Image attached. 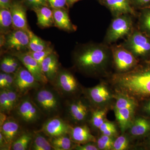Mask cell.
I'll return each instance as SVG.
<instances>
[{
	"label": "cell",
	"mask_w": 150,
	"mask_h": 150,
	"mask_svg": "<svg viewBox=\"0 0 150 150\" xmlns=\"http://www.w3.org/2000/svg\"><path fill=\"white\" fill-rule=\"evenodd\" d=\"M74 66L79 71L92 78L105 79L112 74L111 48L103 44H86L73 56Z\"/></svg>",
	"instance_id": "6da1fadb"
},
{
	"label": "cell",
	"mask_w": 150,
	"mask_h": 150,
	"mask_svg": "<svg viewBox=\"0 0 150 150\" xmlns=\"http://www.w3.org/2000/svg\"><path fill=\"white\" fill-rule=\"evenodd\" d=\"M115 91L138 101L150 96V58L141 60L133 69L123 74L112 73L105 79Z\"/></svg>",
	"instance_id": "7a4b0ae2"
},
{
	"label": "cell",
	"mask_w": 150,
	"mask_h": 150,
	"mask_svg": "<svg viewBox=\"0 0 150 150\" xmlns=\"http://www.w3.org/2000/svg\"><path fill=\"white\" fill-rule=\"evenodd\" d=\"M83 94L93 108H109L112 110L115 101V91L105 79L92 87L83 88Z\"/></svg>",
	"instance_id": "3957f363"
},
{
	"label": "cell",
	"mask_w": 150,
	"mask_h": 150,
	"mask_svg": "<svg viewBox=\"0 0 150 150\" xmlns=\"http://www.w3.org/2000/svg\"><path fill=\"white\" fill-rule=\"evenodd\" d=\"M122 45L139 61L150 58V37L141 30H133Z\"/></svg>",
	"instance_id": "277c9868"
},
{
	"label": "cell",
	"mask_w": 150,
	"mask_h": 150,
	"mask_svg": "<svg viewBox=\"0 0 150 150\" xmlns=\"http://www.w3.org/2000/svg\"><path fill=\"white\" fill-rule=\"evenodd\" d=\"M130 15H121L113 19L105 35L106 43L116 42L121 38L128 36L133 31V21Z\"/></svg>",
	"instance_id": "5b68a950"
},
{
	"label": "cell",
	"mask_w": 150,
	"mask_h": 150,
	"mask_svg": "<svg viewBox=\"0 0 150 150\" xmlns=\"http://www.w3.org/2000/svg\"><path fill=\"white\" fill-rule=\"evenodd\" d=\"M113 73L123 74L133 69L139 61L123 45L115 46L111 48Z\"/></svg>",
	"instance_id": "8992f818"
},
{
	"label": "cell",
	"mask_w": 150,
	"mask_h": 150,
	"mask_svg": "<svg viewBox=\"0 0 150 150\" xmlns=\"http://www.w3.org/2000/svg\"><path fill=\"white\" fill-rule=\"evenodd\" d=\"M29 37L27 31L13 29L7 34H1V47L17 52L28 49Z\"/></svg>",
	"instance_id": "52a82bcc"
},
{
	"label": "cell",
	"mask_w": 150,
	"mask_h": 150,
	"mask_svg": "<svg viewBox=\"0 0 150 150\" xmlns=\"http://www.w3.org/2000/svg\"><path fill=\"white\" fill-rule=\"evenodd\" d=\"M93 108L85 97H76L69 105V113L73 122L77 125L88 123Z\"/></svg>",
	"instance_id": "ba28073f"
},
{
	"label": "cell",
	"mask_w": 150,
	"mask_h": 150,
	"mask_svg": "<svg viewBox=\"0 0 150 150\" xmlns=\"http://www.w3.org/2000/svg\"><path fill=\"white\" fill-rule=\"evenodd\" d=\"M56 79L59 88L67 94L78 97L83 94V88L81 86L74 75L69 71L59 72Z\"/></svg>",
	"instance_id": "9c48e42d"
},
{
	"label": "cell",
	"mask_w": 150,
	"mask_h": 150,
	"mask_svg": "<svg viewBox=\"0 0 150 150\" xmlns=\"http://www.w3.org/2000/svg\"><path fill=\"white\" fill-rule=\"evenodd\" d=\"M126 133L137 143L150 134V118L137 114Z\"/></svg>",
	"instance_id": "30bf717a"
},
{
	"label": "cell",
	"mask_w": 150,
	"mask_h": 150,
	"mask_svg": "<svg viewBox=\"0 0 150 150\" xmlns=\"http://www.w3.org/2000/svg\"><path fill=\"white\" fill-rule=\"evenodd\" d=\"M38 81L26 68L19 67L15 73L13 85L21 93L25 92L36 87Z\"/></svg>",
	"instance_id": "8fae6325"
},
{
	"label": "cell",
	"mask_w": 150,
	"mask_h": 150,
	"mask_svg": "<svg viewBox=\"0 0 150 150\" xmlns=\"http://www.w3.org/2000/svg\"><path fill=\"white\" fill-rule=\"evenodd\" d=\"M13 55L22 63L38 82L46 83L48 81V80L42 72L40 65L27 52H17Z\"/></svg>",
	"instance_id": "7c38bea8"
},
{
	"label": "cell",
	"mask_w": 150,
	"mask_h": 150,
	"mask_svg": "<svg viewBox=\"0 0 150 150\" xmlns=\"http://www.w3.org/2000/svg\"><path fill=\"white\" fill-rule=\"evenodd\" d=\"M10 10L11 14L13 29L29 30L26 17V7L21 1L13 0Z\"/></svg>",
	"instance_id": "4fadbf2b"
},
{
	"label": "cell",
	"mask_w": 150,
	"mask_h": 150,
	"mask_svg": "<svg viewBox=\"0 0 150 150\" xmlns=\"http://www.w3.org/2000/svg\"><path fill=\"white\" fill-rule=\"evenodd\" d=\"M71 126L61 118H55L44 123L42 131L47 136L53 138L69 134Z\"/></svg>",
	"instance_id": "5bb4252c"
},
{
	"label": "cell",
	"mask_w": 150,
	"mask_h": 150,
	"mask_svg": "<svg viewBox=\"0 0 150 150\" xmlns=\"http://www.w3.org/2000/svg\"><path fill=\"white\" fill-rule=\"evenodd\" d=\"M69 134L72 141L77 144L96 142V137L92 134L91 129L87 124L71 126Z\"/></svg>",
	"instance_id": "9a60e30c"
},
{
	"label": "cell",
	"mask_w": 150,
	"mask_h": 150,
	"mask_svg": "<svg viewBox=\"0 0 150 150\" xmlns=\"http://www.w3.org/2000/svg\"><path fill=\"white\" fill-rule=\"evenodd\" d=\"M105 4L114 16L121 15H135L131 6L130 0H104Z\"/></svg>",
	"instance_id": "2e32d148"
},
{
	"label": "cell",
	"mask_w": 150,
	"mask_h": 150,
	"mask_svg": "<svg viewBox=\"0 0 150 150\" xmlns=\"http://www.w3.org/2000/svg\"><path fill=\"white\" fill-rule=\"evenodd\" d=\"M42 72L49 81L56 79L59 73V62L58 56L53 52L43 60L41 65Z\"/></svg>",
	"instance_id": "e0dca14e"
},
{
	"label": "cell",
	"mask_w": 150,
	"mask_h": 150,
	"mask_svg": "<svg viewBox=\"0 0 150 150\" xmlns=\"http://www.w3.org/2000/svg\"><path fill=\"white\" fill-rule=\"evenodd\" d=\"M113 110L115 121L119 126L121 134H123L131 126L136 115V111L128 108L114 109Z\"/></svg>",
	"instance_id": "ac0fdd59"
},
{
	"label": "cell",
	"mask_w": 150,
	"mask_h": 150,
	"mask_svg": "<svg viewBox=\"0 0 150 150\" xmlns=\"http://www.w3.org/2000/svg\"><path fill=\"white\" fill-rule=\"evenodd\" d=\"M36 101L43 110L51 112L56 110L58 102L53 93L46 89L40 90L36 94Z\"/></svg>",
	"instance_id": "d6986e66"
},
{
	"label": "cell",
	"mask_w": 150,
	"mask_h": 150,
	"mask_svg": "<svg viewBox=\"0 0 150 150\" xmlns=\"http://www.w3.org/2000/svg\"><path fill=\"white\" fill-rule=\"evenodd\" d=\"M54 21V26L65 31H72L75 26L71 22L66 8L52 9Z\"/></svg>",
	"instance_id": "ffe728a7"
},
{
	"label": "cell",
	"mask_w": 150,
	"mask_h": 150,
	"mask_svg": "<svg viewBox=\"0 0 150 150\" xmlns=\"http://www.w3.org/2000/svg\"><path fill=\"white\" fill-rule=\"evenodd\" d=\"M36 14L37 24L43 28H48L54 25L52 9L47 6H42L32 10Z\"/></svg>",
	"instance_id": "44dd1931"
},
{
	"label": "cell",
	"mask_w": 150,
	"mask_h": 150,
	"mask_svg": "<svg viewBox=\"0 0 150 150\" xmlns=\"http://www.w3.org/2000/svg\"><path fill=\"white\" fill-rule=\"evenodd\" d=\"M110 109L109 108H92L89 120L88 125L91 131H93L98 135L100 127L107 119V115Z\"/></svg>",
	"instance_id": "7402d4cb"
},
{
	"label": "cell",
	"mask_w": 150,
	"mask_h": 150,
	"mask_svg": "<svg viewBox=\"0 0 150 150\" xmlns=\"http://www.w3.org/2000/svg\"><path fill=\"white\" fill-rule=\"evenodd\" d=\"M115 103L112 110L128 108L135 110L137 112L139 101L134 98L126 94L115 91Z\"/></svg>",
	"instance_id": "603a6c76"
},
{
	"label": "cell",
	"mask_w": 150,
	"mask_h": 150,
	"mask_svg": "<svg viewBox=\"0 0 150 150\" xmlns=\"http://www.w3.org/2000/svg\"><path fill=\"white\" fill-rule=\"evenodd\" d=\"M19 129V126L18 123L13 120H7L1 126V132L6 140L7 144H11L13 143Z\"/></svg>",
	"instance_id": "cb8c5ba5"
},
{
	"label": "cell",
	"mask_w": 150,
	"mask_h": 150,
	"mask_svg": "<svg viewBox=\"0 0 150 150\" xmlns=\"http://www.w3.org/2000/svg\"><path fill=\"white\" fill-rule=\"evenodd\" d=\"M137 150V142L126 132L115 138L112 150Z\"/></svg>",
	"instance_id": "d4e9b609"
},
{
	"label": "cell",
	"mask_w": 150,
	"mask_h": 150,
	"mask_svg": "<svg viewBox=\"0 0 150 150\" xmlns=\"http://www.w3.org/2000/svg\"><path fill=\"white\" fill-rule=\"evenodd\" d=\"M50 142L52 148L56 150L74 149L76 145L67 135L51 138Z\"/></svg>",
	"instance_id": "484cf974"
},
{
	"label": "cell",
	"mask_w": 150,
	"mask_h": 150,
	"mask_svg": "<svg viewBox=\"0 0 150 150\" xmlns=\"http://www.w3.org/2000/svg\"><path fill=\"white\" fill-rule=\"evenodd\" d=\"M13 30L11 14L10 9L0 8L1 34H7Z\"/></svg>",
	"instance_id": "4316f807"
},
{
	"label": "cell",
	"mask_w": 150,
	"mask_h": 150,
	"mask_svg": "<svg viewBox=\"0 0 150 150\" xmlns=\"http://www.w3.org/2000/svg\"><path fill=\"white\" fill-rule=\"evenodd\" d=\"M121 134V130L116 121H109L107 119L100 127L98 131V135H106L115 138Z\"/></svg>",
	"instance_id": "83f0119b"
},
{
	"label": "cell",
	"mask_w": 150,
	"mask_h": 150,
	"mask_svg": "<svg viewBox=\"0 0 150 150\" xmlns=\"http://www.w3.org/2000/svg\"><path fill=\"white\" fill-rule=\"evenodd\" d=\"M28 33L29 37L28 46L29 51L36 52L43 51L50 46L49 42H46L38 37L30 30L28 31Z\"/></svg>",
	"instance_id": "f1b7e54d"
},
{
	"label": "cell",
	"mask_w": 150,
	"mask_h": 150,
	"mask_svg": "<svg viewBox=\"0 0 150 150\" xmlns=\"http://www.w3.org/2000/svg\"><path fill=\"white\" fill-rule=\"evenodd\" d=\"M141 31L150 37V8L142 11L139 18Z\"/></svg>",
	"instance_id": "f546056e"
},
{
	"label": "cell",
	"mask_w": 150,
	"mask_h": 150,
	"mask_svg": "<svg viewBox=\"0 0 150 150\" xmlns=\"http://www.w3.org/2000/svg\"><path fill=\"white\" fill-rule=\"evenodd\" d=\"M115 138L100 134L96 137L97 146L99 150H112Z\"/></svg>",
	"instance_id": "4dcf8cb0"
},
{
	"label": "cell",
	"mask_w": 150,
	"mask_h": 150,
	"mask_svg": "<svg viewBox=\"0 0 150 150\" xmlns=\"http://www.w3.org/2000/svg\"><path fill=\"white\" fill-rule=\"evenodd\" d=\"M32 139L29 134H24L20 136L13 142L12 149L14 150H25L28 147L30 142Z\"/></svg>",
	"instance_id": "1f68e13d"
},
{
	"label": "cell",
	"mask_w": 150,
	"mask_h": 150,
	"mask_svg": "<svg viewBox=\"0 0 150 150\" xmlns=\"http://www.w3.org/2000/svg\"><path fill=\"white\" fill-rule=\"evenodd\" d=\"M52 149L50 142L43 136L38 135L32 144V149L34 150H50Z\"/></svg>",
	"instance_id": "d6a6232c"
},
{
	"label": "cell",
	"mask_w": 150,
	"mask_h": 150,
	"mask_svg": "<svg viewBox=\"0 0 150 150\" xmlns=\"http://www.w3.org/2000/svg\"><path fill=\"white\" fill-rule=\"evenodd\" d=\"M136 113L150 118V96L139 101Z\"/></svg>",
	"instance_id": "836d02e7"
},
{
	"label": "cell",
	"mask_w": 150,
	"mask_h": 150,
	"mask_svg": "<svg viewBox=\"0 0 150 150\" xmlns=\"http://www.w3.org/2000/svg\"><path fill=\"white\" fill-rule=\"evenodd\" d=\"M54 52L53 48L50 46L43 51H36V52L27 51L28 53L37 61L40 67L43 60L46 59L47 56Z\"/></svg>",
	"instance_id": "e575fe53"
},
{
	"label": "cell",
	"mask_w": 150,
	"mask_h": 150,
	"mask_svg": "<svg viewBox=\"0 0 150 150\" xmlns=\"http://www.w3.org/2000/svg\"><path fill=\"white\" fill-rule=\"evenodd\" d=\"M33 105L28 100H25L20 105L18 109V115L25 121L27 122L30 112Z\"/></svg>",
	"instance_id": "d590c367"
},
{
	"label": "cell",
	"mask_w": 150,
	"mask_h": 150,
	"mask_svg": "<svg viewBox=\"0 0 150 150\" xmlns=\"http://www.w3.org/2000/svg\"><path fill=\"white\" fill-rule=\"evenodd\" d=\"M21 1L26 8L31 10L42 6H49L48 0H21Z\"/></svg>",
	"instance_id": "8d00e7d4"
},
{
	"label": "cell",
	"mask_w": 150,
	"mask_h": 150,
	"mask_svg": "<svg viewBox=\"0 0 150 150\" xmlns=\"http://www.w3.org/2000/svg\"><path fill=\"white\" fill-rule=\"evenodd\" d=\"M0 107L1 112H9L11 111L10 109L9 105L6 89H4L1 91L0 93Z\"/></svg>",
	"instance_id": "74e56055"
},
{
	"label": "cell",
	"mask_w": 150,
	"mask_h": 150,
	"mask_svg": "<svg viewBox=\"0 0 150 150\" xmlns=\"http://www.w3.org/2000/svg\"><path fill=\"white\" fill-rule=\"evenodd\" d=\"M1 69L3 72L6 74H13L16 72L17 70L11 64L10 56H5L1 62Z\"/></svg>",
	"instance_id": "f35d334b"
},
{
	"label": "cell",
	"mask_w": 150,
	"mask_h": 150,
	"mask_svg": "<svg viewBox=\"0 0 150 150\" xmlns=\"http://www.w3.org/2000/svg\"><path fill=\"white\" fill-rule=\"evenodd\" d=\"M49 6L52 9L66 8L68 6L67 0H48Z\"/></svg>",
	"instance_id": "ab89813d"
},
{
	"label": "cell",
	"mask_w": 150,
	"mask_h": 150,
	"mask_svg": "<svg viewBox=\"0 0 150 150\" xmlns=\"http://www.w3.org/2000/svg\"><path fill=\"white\" fill-rule=\"evenodd\" d=\"M150 150V134L137 144V150Z\"/></svg>",
	"instance_id": "60d3db41"
},
{
	"label": "cell",
	"mask_w": 150,
	"mask_h": 150,
	"mask_svg": "<svg viewBox=\"0 0 150 150\" xmlns=\"http://www.w3.org/2000/svg\"><path fill=\"white\" fill-rule=\"evenodd\" d=\"M74 149L76 150H99L96 142H91L81 144H77Z\"/></svg>",
	"instance_id": "b9f144b4"
},
{
	"label": "cell",
	"mask_w": 150,
	"mask_h": 150,
	"mask_svg": "<svg viewBox=\"0 0 150 150\" xmlns=\"http://www.w3.org/2000/svg\"><path fill=\"white\" fill-rule=\"evenodd\" d=\"M7 92L9 105L11 111L16 104L18 100V96L16 93L8 89H6Z\"/></svg>",
	"instance_id": "7bdbcfd3"
},
{
	"label": "cell",
	"mask_w": 150,
	"mask_h": 150,
	"mask_svg": "<svg viewBox=\"0 0 150 150\" xmlns=\"http://www.w3.org/2000/svg\"><path fill=\"white\" fill-rule=\"evenodd\" d=\"M14 81V75H12V74H7L4 88H10L12 85L13 84Z\"/></svg>",
	"instance_id": "ee69618b"
},
{
	"label": "cell",
	"mask_w": 150,
	"mask_h": 150,
	"mask_svg": "<svg viewBox=\"0 0 150 150\" xmlns=\"http://www.w3.org/2000/svg\"><path fill=\"white\" fill-rule=\"evenodd\" d=\"M135 5L139 7L145 6L150 4V0H131Z\"/></svg>",
	"instance_id": "f6af8a7d"
},
{
	"label": "cell",
	"mask_w": 150,
	"mask_h": 150,
	"mask_svg": "<svg viewBox=\"0 0 150 150\" xmlns=\"http://www.w3.org/2000/svg\"><path fill=\"white\" fill-rule=\"evenodd\" d=\"M13 0H0V8L10 9Z\"/></svg>",
	"instance_id": "bcb514c9"
},
{
	"label": "cell",
	"mask_w": 150,
	"mask_h": 150,
	"mask_svg": "<svg viewBox=\"0 0 150 150\" xmlns=\"http://www.w3.org/2000/svg\"><path fill=\"white\" fill-rule=\"evenodd\" d=\"M6 76V73L3 72L0 74V87L1 88H4Z\"/></svg>",
	"instance_id": "7dc6e473"
},
{
	"label": "cell",
	"mask_w": 150,
	"mask_h": 150,
	"mask_svg": "<svg viewBox=\"0 0 150 150\" xmlns=\"http://www.w3.org/2000/svg\"><path fill=\"white\" fill-rule=\"evenodd\" d=\"M10 62L12 66H13L17 70L18 69L19 67V64L18 62L16 59L14 58L13 57H11L10 56Z\"/></svg>",
	"instance_id": "c3c4849f"
},
{
	"label": "cell",
	"mask_w": 150,
	"mask_h": 150,
	"mask_svg": "<svg viewBox=\"0 0 150 150\" xmlns=\"http://www.w3.org/2000/svg\"><path fill=\"white\" fill-rule=\"evenodd\" d=\"M6 116L3 112H1V119H0V124L1 126H2L4 123L6 122Z\"/></svg>",
	"instance_id": "681fc988"
},
{
	"label": "cell",
	"mask_w": 150,
	"mask_h": 150,
	"mask_svg": "<svg viewBox=\"0 0 150 150\" xmlns=\"http://www.w3.org/2000/svg\"><path fill=\"white\" fill-rule=\"evenodd\" d=\"M79 1H80V0H67V1L68 6H72L74 3Z\"/></svg>",
	"instance_id": "f907efd6"
}]
</instances>
